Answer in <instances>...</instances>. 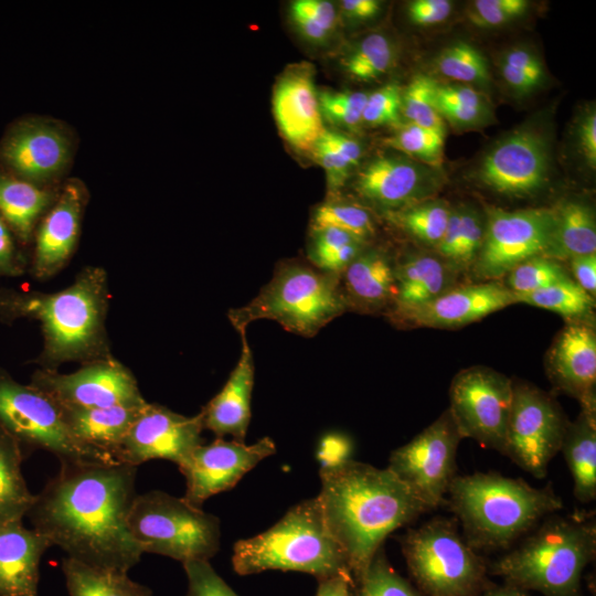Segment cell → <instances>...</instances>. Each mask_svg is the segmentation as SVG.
I'll return each instance as SVG.
<instances>
[{
  "label": "cell",
  "instance_id": "cell-1",
  "mask_svg": "<svg viewBox=\"0 0 596 596\" xmlns=\"http://www.w3.org/2000/svg\"><path fill=\"white\" fill-rule=\"evenodd\" d=\"M136 475L124 462L63 461L26 515L67 557L128 573L143 554L128 528Z\"/></svg>",
  "mask_w": 596,
  "mask_h": 596
},
{
  "label": "cell",
  "instance_id": "cell-2",
  "mask_svg": "<svg viewBox=\"0 0 596 596\" xmlns=\"http://www.w3.org/2000/svg\"><path fill=\"white\" fill-rule=\"evenodd\" d=\"M320 479L317 498L353 582L393 531L429 511L387 467L380 469L351 458L324 464Z\"/></svg>",
  "mask_w": 596,
  "mask_h": 596
},
{
  "label": "cell",
  "instance_id": "cell-3",
  "mask_svg": "<svg viewBox=\"0 0 596 596\" xmlns=\"http://www.w3.org/2000/svg\"><path fill=\"white\" fill-rule=\"evenodd\" d=\"M107 305L106 273L93 266L83 269L71 286L57 292L0 289L3 321L29 318L40 322L44 369L67 361L86 363L110 356L105 330Z\"/></svg>",
  "mask_w": 596,
  "mask_h": 596
},
{
  "label": "cell",
  "instance_id": "cell-4",
  "mask_svg": "<svg viewBox=\"0 0 596 596\" xmlns=\"http://www.w3.org/2000/svg\"><path fill=\"white\" fill-rule=\"evenodd\" d=\"M447 503L475 550L507 549L541 520L563 508L551 485L535 488L498 472L456 476Z\"/></svg>",
  "mask_w": 596,
  "mask_h": 596
},
{
  "label": "cell",
  "instance_id": "cell-5",
  "mask_svg": "<svg viewBox=\"0 0 596 596\" xmlns=\"http://www.w3.org/2000/svg\"><path fill=\"white\" fill-rule=\"evenodd\" d=\"M521 544L491 565L507 584L544 596H581L585 567L596 553L592 513L549 515Z\"/></svg>",
  "mask_w": 596,
  "mask_h": 596
},
{
  "label": "cell",
  "instance_id": "cell-6",
  "mask_svg": "<svg viewBox=\"0 0 596 596\" xmlns=\"http://www.w3.org/2000/svg\"><path fill=\"white\" fill-rule=\"evenodd\" d=\"M232 564L238 575L280 570L307 573L317 581L338 575L352 577L317 497L291 507L268 530L236 542Z\"/></svg>",
  "mask_w": 596,
  "mask_h": 596
},
{
  "label": "cell",
  "instance_id": "cell-7",
  "mask_svg": "<svg viewBox=\"0 0 596 596\" xmlns=\"http://www.w3.org/2000/svg\"><path fill=\"white\" fill-rule=\"evenodd\" d=\"M339 278L300 263L284 265L249 304L231 310L228 319L241 334L252 321L269 319L294 333L315 336L348 308Z\"/></svg>",
  "mask_w": 596,
  "mask_h": 596
},
{
  "label": "cell",
  "instance_id": "cell-8",
  "mask_svg": "<svg viewBox=\"0 0 596 596\" xmlns=\"http://www.w3.org/2000/svg\"><path fill=\"white\" fill-rule=\"evenodd\" d=\"M128 528L142 553L168 556L181 563L210 561L220 550L217 517L184 498L159 490L135 497Z\"/></svg>",
  "mask_w": 596,
  "mask_h": 596
},
{
  "label": "cell",
  "instance_id": "cell-9",
  "mask_svg": "<svg viewBox=\"0 0 596 596\" xmlns=\"http://www.w3.org/2000/svg\"><path fill=\"white\" fill-rule=\"evenodd\" d=\"M407 568L425 596H478L486 565L456 522L435 518L401 539Z\"/></svg>",
  "mask_w": 596,
  "mask_h": 596
},
{
  "label": "cell",
  "instance_id": "cell-10",
  "mask_svg": "<svg viewBox=\"0 0 596 596\" xmlns=\"http://www.w3.org/2000/svg\"><path fill=\"white\" fill-rule=\"evenodd\" d=\"M0 424L20 443L50 451L63 461L119 462L83 444L67 428L60 405L46 393L13 380L0 369Z\"/></svg>",
  "mask_w": 596,
  "mask_h": 596
},
{
  "label": "cell",
  "instance_id": "cell-11",
  "mask_svg": "<svg viewBox=\"0 0 596 596\" xmlns=\"http://www.w3.org/2000/svg\"><path fill=\"white\" fill-rule=\"evenodd\" d=\"M461 439L447 409L407 444L393 450L387 468L430 511L447 503L448 489L457 476Z\"/></svg>",
  "mask_w": 596,
  "mask_h": 596
},
{
  "label": "cell",
  "instance_id": "cell-12",
  "mask_svg": "<svg viewBox=\"0 0 596 596\" xmlns=\"http://www.w3.org/2000/svg\"><path fill=\"white\" fill-rule=\"evenodd\" d=\"M448 408L462 438L503 455L513 381L488 366L467 368L453 379Z\"/></svg>",
  "mask_w": 596,
  "mask_h": 596
},
{
  "label": "cell",
  "instance_id": "cell-13",
  "mask_svg": "<svg viewBox=\"0 0 596 596\" xmlns=\"http://www.w3.org/2000/svg\"><path fill=\"white\" fill-rule=\"evenodd\" d=\"M570 422L556 401L528 383H513V400L503 455L542 479L560 451Z\"/></svg>",
  "mask_w": 596,
  "mask_h": 596
},
{
  "label": "cell",
  "instance_id": "cell-14",
  "mask_svg": "<svg viewBox=\"0 0 596 596\" xmlns=\"http://www.w3.org/2000/svg\"><path fill=\"white\" fill-rule=\"evenodd\" d=\"M75 135L63 121L28 116L14 121L0 141V168L31 183L54 188L72 163Z\"/></svg>",
  "mask_w": 596,
  "mask_h": 596
},
{
  "label": "cell",
  "instance_id": "cell-15",
  "mask_svg": "<svg viewBox=\"0 0 596 596\" xmlns=\"http://www.w3.org/2000/svg\"><path fill=\"white\" fill-rule=\"evenodd\" d=\"M483 242L471 272L482 281L498 280L520 263L544 256L554 230V209L505 211L486 206Z\"/></svg>",
  "mask_w": 596,
  "mask_h": 596
},
{
  "label": "cell",
  "instance_id": "cell-16",
  "mask_svg": "<svg viewBox=\"0 0 596 596\" xmlns=\"http://www.w3.org/2000/svg\"><path fill=\"white\" fill-rule=\"evenodd\" d=\"M30 384L70 407L141 406L147 402L130 371L110 356L86 362L67 374L43 368Z\"/></svg>",
  "mask_w": 596,
  "mask_h": 596
},
{
  "label": "cell",
  "instance_id": "cell-17",
  "mask_svg": "<svg viewBox=\"0 0 596 596\" xmlns=\"http://www.w3.org/2000/svg\"><path fill=\"white\" fill-rule=\"evenodd\" d=\"M203 429L202 413L188 417L147 402L116 458L135 467L151 459H167L180 467L202 444Z\"/></svg>",
  "mask_w": 596,
  "mask_h": 596
},
{
  "label": "cell",
  "instance_id": "cell-18",
  "mask_svg": "<svg viewBox=\"0 0 596 596\" xmlns=\"http://www.w3.org/2000/svg\"><path fill=\"white\" fill-rule=\"evenodd\" d=\"M275 453L269 437L252 445L223 438L199 445L179 467L187 483L184 500L201 508L206 499L232 489L246 472Z\"/></svg>",
  "mask_w": 596,
  "mask_h": 596
},
{
  "label": "cell",
  "instance_id": "cell-19",
  "mask_svg": "<svg viewBox=\"0 0 596 596\" xmlns=\"http://www.w3.org/2000/svg\"><path fill=\"white\" fill-rule=\"evenodd\" d=\"M549 152L539 132L518 130L501 140L481 161L477 177L489 189L505 195L524 196L546 182Z\"/></svg>",
  "mask_w": 596,
  "mask_h": 596
},
{
  "label": "cell",
  "instance_id": "cell-20",
  "mask_svg": "<svg viewBox=\"0 0 596 596\" xmlns=\"http://www.w3.org/2000/svg\"><path fill=\"white\" fill-rule=\"evenodd\" d=\"M87 200L88 191L79 179H68L58 189L55 202L34 233L31 272L35 278H49L68 262L77 244Z\"/></svg>",
  "mask_w": 596,
  "mask_h": 596
},
{
  "label": "cell",
  "instance_id": "cell-21",
  "mask_svg": "<svg viewBox=\"0 0 596 596\" xmlns=\"http://www.w3.org/2000/svg\"><path fill=\"white\" fill-rule=\"evenodd\" d=\"M517 302L515 295L498 280L453 287L432 301L395 318L408 327L458 328Z\"/></svg>",
  "mask_w": 596,
  "mask_h": 596
},
{
  "label": "cell",
  "instance_id": "cell-22",
  "mask_svg": "<svg viewBox=\"0 0 596 596\" xmlns=\"http://www.w3.org/2000/svg\"><path fill=\"white\" fill-rule=\"evenodd\" d=\"M273 113L285 140L300 151H312L324 131L313 72L308 65L294 66L277 81Z\"/></svg>",
  "mask_w": 596,
  "mask_h": 596
},
{
  "label": "cell",
  "instance_id": "cell-23",
  "mask_svg": "<svg viewBox=\"0 0 596 596\" xmlns=\"http://www.w3.org/2000/svg\"><path fill=\"white\" fill-rule=\"evenodd\" d=\"M555 389L581 404L596 402V333L586 321L564 327L550 348L546 361Z\"/></svg>",
  "mask_w": 596,
  "mask_h": 596
},
{
  "label": "cell",
  "instance_id": "cell-24",
  "mask_svg": "<svg viewBox=\"0 0 596 596\" xmlns=\"http://www.w3.org/2000/svg\"><path fill=\"white\" fill-rule=\"evenodd\" d=\"M354 190L389 212L422 202L429 193L423 170L409 160L395 157L371 161L358 174Z\"/></svg>",
  "mask_w": 596,
  "mask_h": 596
},
{
  "label": "cell",
  "instance_id": "cell-25",
  "mask_svg": "<svg viewBox=\"0 0 596 596\" xmlns=\"http://www.w3.org/2000/svg\"><path fill=\"white\" fill-rule=\"evenodd\" d=\"M51 542L22 521L0 524V596H39L40 561Z\"/></svg>",
  "mask_w": 596,
  "mask_h": 596
},
{
  "label": "cell",
  "instance_id": "cell-26",
  "mask_svg": "<svg viewBox=\"0 0 596 596\" xmlns=\"http://www.w3.org/2000/svg\"><path fill=\"white\" fill-rule=\"evenodd\" d=\"M238 362L223 389L201 411L204 429L217 438L226 435L244 443L251 419V397L254 385V362L245 333H242Z\"/></svg>",
  "mask_w": 596,
  "mask_h": 596
},
{
  "label": "cell",
  "instance_id": "cell-27",
  "mask_svg": "<svg viewBox=\"0 0 596 596\" xmlns=\"http://www.w3.org/2000/svg\"><path fill=\"white\" fill-rule=\"evenodd\" d=\"M457 274L438 256L412 255L395 265L393 318L421 307L455 287Z\"/></svg>",
  "mask_w": 596,
  "mask_h": 596
},
{
  "label": "cell",
  "instance_id": "cell-28",
  "mask_svg": "<svg viewBox=\"0 0 596 596\" xmlns=\"http://www.w3.org/2000/svg\"><path fill=\"white\" fill-rule=\"evenodd\" d=\"M342 274V291L348 306L375 311L392 305L395 296V265L383 252L362 251Z\"/></svg>",
  "mask_w": 596,
  "mask_h": 596
},
{
  "label": "cell",
  "instance_id": "cell-29",
  "mask_svg": "<svg viewBox=\"0 0 596 596\" xmlns=\"http://www.w3.org/2000/svg\"><path fill=\"white\" fill-rule=\"evenodd\" d=\"M146 403L141 406L102 408L58 405L67 428L76 439L107 451L116 458L118 449Z\"/></svg>",
  "mask_w": 596,
  "mask_h": 596
},
{
  "label": "cell",
  "instance_id": "cell-30",
  "mask_svg": "<svg viewBox=\"0 0 596 596\" xmlns=\"http://www.w3.org/2000/svg\"><path fill=\"white\" fill-rule=\"evenodd\" d=\"M60 188L41 187L0 168V215L18 241L29 244L35 230L57 198Z\"/></svg>",
  "mask_w": 596,
  "mask_h": 596
},
{
  "label": "cell",
  "instance_id": "cell-31",
  "mask_svg": "<svg viewBox=\"0 0 596 596\" xmlns=\"http://www.w3.org/2000/svg\"><path fill=\"white\" fill-rule=\"evenodd\" d=\"M581 413L568 423L562 451L573 479V494L582 503L596 499V402L581 404Z\"/></svg>",
  "mask_w": 596,
  "mask_h": 596
},
{
  "label": "cell",
  "instance_id": "cell-32",
  "mask_svg": "<svg viewBox=\"0 0 596 596\" xmlns=\"http://www.w3.org/2000/svg\"><path fill=\"white\" fill-rule=\"evenodd\" d=\"M554 210V230L544 256L564 262L596 253V223L592 207L568 201Z\"/></svg>",
  "mask_w": 596,
  "mask_h": 596
},
{
  "label": "cell",
  "instance_id": "cell-33",
  "mask_svg": "<svg viewBox=\"0 0 596 596\" xmlns=\"http://www.w3.org/2000/svg\"><path fill=\"white\" fill-rule=\"evenodd\" d=\"M486 220L473 209H451L445 233L435 248L457 274L471 272L485 236Z\"/></svg>",
  "mask_w": 596,
  "mask_h": 596
},
{
  "label": "cell",
  "instance_id": "cell-34",
  "mask_svg": "<svg viewBox=\"0 0 596 596\" xmlns=\"http://www.w3.org/2000/svg\"><path fill=\"white\" fill-rule=\"evenodd\" d=\"M22 446L0 424V524L22 521L34 500L22 475Z\"/></svg>",
  "mask_w": 596,
  "mask_h": 596
},
{
  "label": "cell",
  "instance_id": "cell-35",
  "mask_svg": "<svg viewBox=\"0 0 596 596\" xmlns=\"http://www.w3.org/2000/svg\"><path fill=\"white\" fill-rule=\"evenodd\" d=\"M62 570L70 596H152V590L127 573L89 566L65 557Z\"/></svg>",
  "mask_w": 596,
  "mask_h": 596
},
{
  "label": "cell",
  "instance_id": "cell-36",
  "mask_svg": "<svg viewBox=\"0 0 596 596\" xmlns=\"http://www.w3.org/2000/svg\"><path fill=\"white\" fill-rule=\"evenodd\" d=\"M517 302L556 312L571 322L586 321L593 315L594 297L582 289L573 278L546 288L515 296Z\"/></svg>",
  "mask_w": 596,
  "mask_h": 596
},
{
  "label": "cell",
  "instance_id": "cell-37",
  "mask_svg": "<svg viewBox=\"0 0 596 596\" xmlns=\"http://www.w3.org/2000/svg\"><path fill=\"white\" fill-rule=\"evenodd\" d=\"M451 209L443 201H422L390 211L387 217L412 237L434 249L439 244Z\"/></svg>",
  "mask_w": 596,
  "mask_h": 596
},
{
  "label": "cell",
  "instance_id": "cell-38",
  "mask_svg": "<svg viewBox=\"0 0 596 596\" xmlns=\"http://www.w3.org/2000/svg\"><path fill=\"white\" fill-rule=\"evenodd\" d=\"M394 63V49L383 34L364 38L344 58L347 73L358 81H373L387 73Z\"/></svg>",
  "mask_w": 596,
  "mask_h": 596
},
{
  "label": "cell",
  "instance_id": "cell-39",
  "mask_svg": "<svg viewBox=\"0 0 596 596\" xmlns=\"http://www.w3.org/2000/svg\"><path fill=\"white\" fill-rule=\"evenodd\" d=\"M353 596H422L390 564L381 547L354 582Z\"/></svg>",
  "mask_w": 596,
  "mask_h": 596
},
{
  "label": "cell",
  "instance_id": "cell-40",
  "mask_svg": "<svg viewBox=\"0 0 596 596\" xmlns=\"http://www.w3.org/2000/svg\"><path fill=\"white\" fill-rule=\"evenodd\" d=\"M568 278L572 277L561 262L545 256H536L512 268L505 276L504 285L515 296H520L546 288Z\"/></svg>",
  "mask_w": 596,
  "mask_h": 596
},
{
  "label": "cell",
  "instance_id": "cell-41",
  "mask_svg": "<svg viewBox=\"0 0 596 596\" xmlns=\"http://www.w3.org/2000/svg\"><path fill=\"white\" fill-rule=\"evenodd\" d=\"M436 82L426 75L415 76L402 92L401 111L411 124L444 131V119L436 109Z\"/></svg>",
  "mask_w": 596,
  "mask_h": 596
},
{
  "label": "cell",
  "instance_id": "cell-42",
  "mask_svg": "<svg viewBox=\"0 0 596 596\" xmlns=\"http://www.w3.org/2000/svg\"><path fill=\"white\" fill-rule=\"evenodd\" d=\"M436 66L444 76L454 81L482 83L489 79V70L483 55L465 42L446 47L437 56Z\"/></svg>",
  "mask_w": 596,
  "mask_h": 596
},
{
  "label": "cell",
  "instance_id": "cell-43",
  "mask_svg": "<svg viewBox=\"0 0 596 596\" xmlns=\"http://www.w3.org/2000/svg\"><path fill=\"white\" fill-rule=\"evenodd\" d=\"M312 230L336 227L365 241L374 233V224L370 213L358 205L349 203L327 202L318 206L312 216Z\"/></svg>",
  "mask_w": 596,
  "mask_h": 596
},
{
  "label": "cell",
  "instance_id": "cell-44",
  "mask_svg": "<svg viewBox=\"0 0 596 596\" xmlns=\"http://www.w3.org/2000/svg\"><path fill=\"white\" fill-rule=\"evenodd\" d=\"M385 143L423 161L437 163L441 160L444 131L408 123L389 137Z\"/></svg>",
  "mask_w": 596,
  "mask_h": 596
},
{
  "label": "cell",
  "instance_id": "cell-45",
  "mask_svg": "<svg viewBox=\"0 0 596 596\" xmlns=\"http://www.w3.org/2000/svg\"><path fill=\"white\" fill-rule=\"evenodd\" d=\"M368 94L364 92H329L318 94L321 117L337 126L353 128L362 121Z\"/></svg>",
  "mask_w": 596,
  "mask_h": 596
},
{
  "label": "cell",
  "instance_id": "cell-46",
  "mask_svg": "<svg viewBox=\"0 0 596 596\" xmlns=\"http://www.w3.org/2000/svg\"><path fill=\"white\" fill-rule=\"evenodd\" d=\"M402 89L397 84L385 85L368 95L362 121L371 125H392L400 121Z\"/></svg>",
  "mask_w": 596,
  "mask_h": 596
},
{
  "label": "cell",
  "instance_id": "cell-47",
  "mask_svg": "<svg viewBox=\"0 0 596 596\" xmlns=\"http://www.w3.org/2000/svg\"><path fill=\"white\" fill-rule=\"evenodd\" d=\"M182 564L188 578L185 596H238L209 561L193 560Z\"/></svg>",
  "mask_w": 596,
  "mask_h": 596
},
{
  "label": "cell",
  "instance_id": "cell-48",
  "mask_svg": "<svg viewBox=\"0 0 596 596\" xmlns=\"http://www.w3.org/2000/svg\"><path fill=\"white\" fill-rule=\"evenodd\" d=\"M528 7L525 0H477L469 18L478 26H498L520 17Z\"/></svg>",
  "mask_w": 596,
  "mask_h": 596
},
{
  "label": "cell",
  "instance_id": "cell-49",
  "mask_svg": "<svg viewBox=\"0 0 596 596\" xmlns=\"http://www.w3.org/2000/svg\"><path fill=\"white\" fill-rule=\"evenodd\" d=\"M355 242L364 243L352 234L336 227H324L315 231V238L310 251V258L317 266V268L320 269L324 262L338 249H340L347 244Z\"/></svg>",
  "mask_w": 596,
  "mask_h": 596
},
{
  "label": "cell",
  "instance_id": "cell-50",
  "mask_svg": "<svg viewBox=\"0 0 596 596\" xmlns=\"http://www.w3.org/2000/svg\"><path fill=\"white\" fill-rule=\"evenodd\" d=\"M18 238L0 215V276H18L25 270V258L18 245Z\"/></svg>",
  "mask_w": 596,
  "mask_h": 596
},
{
  "label": "cell",
  "instance_id": "cell-51",
  "mask_svg": "<svg viewBox=\"0 0 596 596\" xmlns=\"http://www.w3.org/2000/svg\"><path fill=\"white\" fill-rule=\"evenodd\" d=\"M290 14L305 17L328 33H331L336 28L338 14L334 6L326 0H297L290 7Z\"/></svg>",
  "mask_w": 596,
  "mask_h": 596
},
{
  "label": "cell",
  "instance_id": "cell-52",
  "mask_svg": "<svg viewBox=\"0 0 596 596\" xmlns=\"http://www.w3.org/2000/svg\"><path fill=\"white\" fill-rule=\"evenodd\" d=\"M453 3L447 0H416L408 6V15L417 25H433L445 21L451 13Z\"/></svg>",
  "mask_w": 596,
  "mask_h": 596
},
{
  "label": "cell",
  "instance_id": "cell-53",
  "mask_svg": "<svg viewBox=\"0 0 596 596\" xmlns=\"http://www.w3.org/2000/svg\"><path fill=\"white\" fill-rule=\"evenodd\" d=\"M311 152L324 169L330 188L334 190L341 187L348 178L352 166L341 156L318 142Z\"/></svg>",
  "mask_w": 596,
  "mask_h": 596
},
{
  "label": "cell",
  "instance_id": "cell-54",
  "mask_svg": "<svg viewBox=\"0 0 596 596\" xmlns=\"http://www.w3.org/2000/svg\"><path fill=\"white\" fill-rule=\"evenodd\" d=\"M434 103L460 107L483 108L480 94L468 86H440L436 84Z\"/></svg>",
  "mask_w": 596,
  "mask_h": 596
},
{
  "label": "cell",
  "instance_id": "cell-55",
  "mask_svg": "<svg viewBox=\"0 0 596 596\" xmlns=\"http://www.w3.org/2000/svg\"><path fill=\"white\" fill-rule=\"evenodd\" d=\"M317 142L341 156L351 166L358 164L362 155L361 147L355 140L337 131L324 129Z\"/></svg>",
  "mask_w": 596,
  "mask_h": 596
},
{
  "label": "cell",
  "instance_id": "cell-56",
  "mask_svg": "<svg viewBox=\"0 0 596 596\" xmlns=\"http://www.w3.org/2000/svg\"><path fill=\"white\" fill-rule=\"evenodd\" d=\"M574 281L592 297L596 294V253L568 260Z\"/></svg>",
  "mask_w": 596,
  "mask_h": 596
},
{
  "label": "cell",
  "instance_id": "cell-57",
  "mask_svg": "<svg viewBox=\"0 0 596 596\" xmlns=\"http://www.w3.org/2000/svg\"><path fill=\"white\" fill-rule=\"evenodd\" d=\"M501 62L525 73L538 84L543 77V67L540 61L528 50L512 49L503 55Z\"/></svg>",
  "mask_w": 596,
  "mask_h": 596
},
{
  "label": "cell",
  "instance_id": "cell-58",
  "mask_svg": "<svg viewBox=\"0 0 596 596\" xmlns=\"http://www.w3.org/2000/svg\"><path fill=\"white\" fill-rule=\"evenodd\" d=\"M578 141L588 164H596V116L588 113L578 126Z\"/></svg>",
  "mask_w": 596,
  "mask_h": 596
},
{
  "label": "cell",
  "instance_id": "cell-59",
  "mask_svg": "<svg viewBox=\"0 0 596 596\" xmlns=\"http://www.w3.org/2000/svg\"><path fill=\"white\" fill-rule=\"evenodd\" d=\"M353 578L338 575L318 581L315 596H353Z\"/></svg>",
  "mask_w": 596,
  "mask_h": 596
},
{
  "label": "cell",
  "instance_id": "cell-60",
  "mask_svg": "<svg viewBox=\"0 0 596 596\" xmlns=\"http://www.w3.org/2000/svg\"><path fill=\"white\" fill-rule=\"evenodd\" d=\"M437 111L441 118H446L456 125H470L481 117L483 108L437 105Z\"/></svg>",
  "mask_w": 596,
  "mask_h": 596
},
{
  "label": "cell",
  "instance_id": "cell-61",
  "mask_svg": "<svg viewBox=\"0 0 596 596\" xmlns=\"http://www.w3.org/2000/svg\"><path fill=\"white\" fill-rule=\"evenodd\" d=\"M380 2L376 0H344L341 8L344 14L352 19H370L380 11Z\"/></svg>",
  "mask_w": 596,
  "mask_h": 596
},
{
  "label": "cell",
  "instance_id": "cell-62",
  "mask_svg": "<svg viewBox=\"0 0 596 596\" xmlns=\"http://www.w3.org/2000/svg\"><path fill=\"white\" fill-rule=\"evenodd\" d=\"M500 72L505 83L517 92H530L538 86V83L529 75L502 62Z\"/></svg>",
  "mask_w": 596,
  "mask_h": 596
},
{
  "label": "cell",
  "instance_id": "cell-63",
  "mask_svg": "<svg viewBox=\"0 0 596 596\" xmlns=\"http://www.w3.org/2000/svg\"><path fill=\"white\" fill-rule=\"evenodd\" d=\"M291 18L301 34L311 42L323 43L330 35L320 25L305 17L291 14Z\"/></svg>",
  "mask_w": 596,
  "mask_h": 596
},
{
  "label": "cell",
  "instance_id": "cell-64",
  "mask_svg": "<svg viewBox=\"0 0 596 596\" xmlns=\"http://www.w3.org/2000/svg\"><path fill=\"white\" fill-rule=\"evenodd\" d=\"M481 596H531L526 590L521 589L517 586L505 584L501 587L492 588Z\"/></svg>",
  "mask_w": 596,
  "mask_h": 596
}]
</instances>
